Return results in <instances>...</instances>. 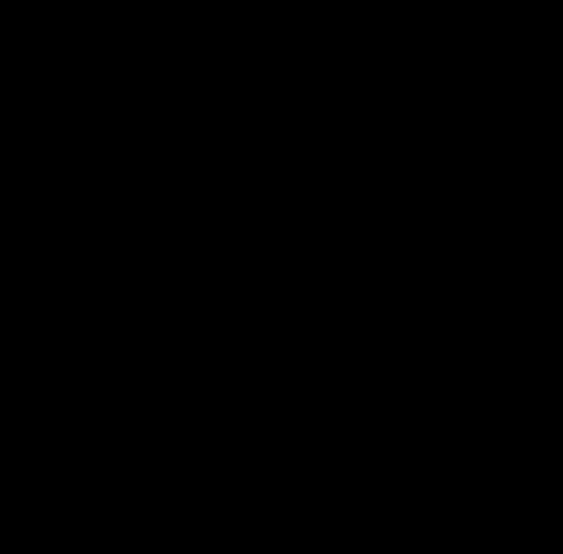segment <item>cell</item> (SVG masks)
Instances as JSON below:
<instances>
[]
</instances>
